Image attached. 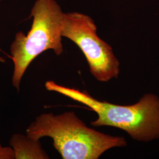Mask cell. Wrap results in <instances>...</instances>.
<instances>
[{
  "instance_id": "6da1fadb",
  "label": "cell",
  "mask_w": 159,
  "mask_h": 159,
  "mask_svg": "<svg viewBox=\"0 0 159 159\" xmlns=\"http://www.w3.org/2000/svg\"><path fill=\"white\" fill-rule=\"evenodd\" d=\"M26 135L35 139L51 138L63 159H98L109 149L127 146L124 137L89 127L73 111L40 114L28 127Z\"/></svg>"
},
{
  "instance_id": "7a4b0ae2",
  "label": "cell",
  "mask_w": 159,
  "mask_h": 159,
  "mask_svg": "<svg viewBox=\"0 0 159 159\" xmlns=\"http://www.w3.org/2000/svg\"><path fill=\"white\" fill-rule=\"evenodd\" d=\"M46 89L83 104L94 111L97 118L94 127L110 126L125 131L138 142H148L159 139V97L153 93L143 95L130 105H119L97 100L85 90L67 87L47 81Z\"/></svg>"
},
{
  "instance_id": "3957f363",
  "label": "cell",
  "mask_w": 159,
  "mask_h": 159,
  "mask_svg": "<svg viewBox=\"0 0 159 159\" xmlns=\"http://www.w3.org/2000/svg\"><path fill=\"white\" fill-rule=\"evenodd\" d=\"M30 17L33 24L29 33H16L10 46L14 63L12 84L20 90L23 75L30 64L43 52L52 50L57 56L64 51L62 30L64 13L56 0H36Z\"/></svg>"
},
{
  "instance_id": "277c9868",
  "label": "cell",
  "mask_w": 159,
  "mask_h": 159,
  "mask_svg": "<svg viewBox=\"0 0 159 159\" xmlns=\"http://www.w3.org/2000/svg\"><path fill=\"white\" fill-rule=\"evenodd\" d=\"M62 36L73 41L85 56L92 75L100 82L117 79L119 61L113 48L97 34L91 17L79 12L64 13Z\"/></svg>"
},
{
  "instance_id": "5b68a950",
  "label": "cell",
  "mask_w": 159,
  "mask_h": 159,
  "mask_svg": "<svg viewBox=\"0 0 159 159\" xmlns=\"http://www.w3.org/2000/svg\"><path fill=\"white\" fill-rule=\"evenodd\" d=\"M15 159H48V155L43 148L40 139L15 133L10 140Z\"/></svg>"
},
{
  "instance_id": "8992f818",
  "label": "cell",
  "mask_w": 159,
  "mask_h": 159,
  "mask_svg": "<svg viewBox=\"0 0 159 159\" xmlns=\"http://www.w3.org/2000/svg\"><path fill=\"white\" fill-rule=\"evenodd\" d=\"M0 159H15L11 147H4L0 144Z\"/></svg>"
},
{
  "instance_id": "52a82bcc",
  "label": "cell",
  "mask_w": 159,
  "mask_h": 159,
  "mask_svg": "<svg viewBox=\"0 0 159 159\" xmlns=\"http://www.w3.org/2000/svg\"><path fill=\"white\" fill-rule=\"evenodd\" d=\"M6 62V60L4 59V57L0 56V63H5Z\"/></svg>"
},
{
  "instance_id": "ba28073f",
  "label": "cell",
  "mask_w": 159,
  "mask_h": 159,
  "mask_svg": "<svg viewBox=\"0 0 159 159\" xmlns=\"http://www.w3.org/2000/svg\"><path fill=\"white\" fill-rule=\"evenodd\" d=\"M1 1V0H0V1Z\"/></svg>"
}]
</instances>
